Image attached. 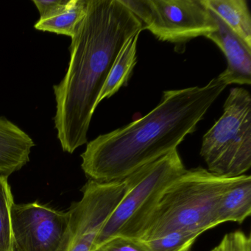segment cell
<instances>
[{
    "label": "cell",
    "mask_w": 251,
    "mask_h": 251,
    "mask_svg": "<svg viewBox=\"0 0 251 251\" xmlns=\"http://www.w3.org/2000/svg\"><path fill=\"white\" fill-rule=\"evenodd\" d=\"M201 235L198 232L173 231L145 242L152 251H191Z\"/></svg>",
    "instance_id": "16"
},
{
    "label": "cell",
    "mask_w": 251,
    "mask_h": 251,
    "mask_svg": "<svg viewBox=\"0 0 251 251\" xmlns=\"http://www.w3.org/2000/svg\"><path fill=\"white\" fill-rule=\"evenodd\" d=\"M70 0H33L40 14L39 20H47L57 15L68 5Z\"/></svg>",
    "instance_id": "19"
},
{
    "label": "cell",
    "mask_w": 251,
    "mask_h": 251,
    "mask_svg": "<svg viewBox=\"0 0 251 251\" xmlns=\"http://www.w3.org/2000/svg\"><path fill=\"white\" fill-rule=\"evenodd\" d=\"M81 192V199L67 211V228L55 251H93L102 226L126 194V180L102 183L89 180Z\"/></svg>",
    "instance_id": "7"
},
{
    "label": "cell",
    "mask_w": 251,
    "mask_h": 251,
    "mask_svg": "<svg viewBox=\"0 0 251 251\" xmlns=\"http://www.w3.org/2000/svg\"><path fill=\"white\" fill-rule=\"evenodd\" d=\"M177 150L125 178L126 192L102 226L93 251L115 236L136 238L166 189L186 170Z\"/></svg>",
    "instance_id": "4"
},
{
    "label": "cell",
    "mask_w": 251,
    "mask_h": 251,
    "mask_svg": "<svg viewBox=\"0 0 251 251\" xmlns=\"http://www.w3.org/2000/svg\"><path fill=\"white\" fill-rule=\"evenodd\" d=\"M226 86L215 77L201 87L164 91L161 102L147 115L87 144L81 154L86 177L102 183L124 180L177 150Z\"/></svg>",
    "instance_id": "2"
},
{
    "label": "cell",
    "mask_w": 251,
    "mask_h": 251,
    "mask_svg": "<svg viewBox=\"0 0 251 251\" xmlns=\"http://www.w3.org/2000/svg\"><path fill=\"white\" fill-rule=\"evenodd\" d=\"M213 13V12H212ZM217 30L206 36L227 59V68L218 76L227 86L251 84V48L213 13Z\"/></svg>",
    "instance_id": "9"
},
{
    "label": "cell",
    "mask_w": 251,
    "mask_h": 251,
    "mask_svg": "<svg viewBox=\"0 0 251 251\" xmlns=\"http://www.w3.org/2000/svg\"><path fill=\"white\" fill-rule=\"evenodd\" d=\"M32 138L19 126L0 117V175L11 176L30 161Z\"/></svg>",
    "instance_id": "10"
},
{
    "label": "cell",
    "mask_w": 251,
    "mask_h": 251,
    "mask_svg": "<svg viewBox=\"0 0 251 251\" xmlns=\"http://www.w3.org/2000/svg\"><path fill=\"white\" fill-rule=\"evenodd\" d=\"M94 251H152L145 241L136 238L115 236Z\"/></svg>",
    "instance_id": "17"
},
{
    "label": "cell",
    "mask_w": 251,
    "mask_h": 251,
    "mask_svg": "<svg viewBox=\"0 0 251 251\" xmlns=\"http://www.w3.org/2000/svg\"><path fill=\"white\" fill-rule=\"evenodd\" d=\"M251 214V177H236L226 189L217 208V225L226 222L242 223Z\"/></svg>",
    "instance_id": "11"
},
{
    "label": "cell",
    "mask_w": 251,
    "mask_h": 251,
    "mask_svg": "<svg viewBox=\"0 0 251 251\" xmlns=\"http://www.w3.org/2000/svg\"><path fill=\"white\" fill-rule=\"evenodd\" d=\"M68 223V212L38 201L14 202L11 209L13 251H55Z\"/></svg>",
    "instance_id": "8"
},
{
    "label": "cell",
    "mask_w": 251,
    "mask_h": 251,
    "mask_svg": "<svg viewBox=\"0 0 251 251\" xmlns=\"http://www.w3.org/2000/svg\"><path fill=\"white\" fill-rule=\"evenodd\" d=\"M233 178L202 167L185 170L161 195L138 239L151 240L173 231L202 234L217 227V205Z\"/></svg>",
    "instance_id": "3"
},
{
    "label": "cell",
    "mask_w": 251,
    "mask_h": 251,
    "mask_svg": "<svg viewBox=\"0 0 251 251\" xmlns=\"http://www.w3.org/2000/svg\"><path fill=\"white\" fill-rule=\"evenodd\" d=\"M89 0H70L61 12L47 20H39L35 24L36 30L50 32L73 38L87 11Z\"/></svg>",
    "instance_id": "14"
},
{
    "label": "cell",
    "mask_w": 251,
    "mask_h": 251,
    "mask_svg": "<svg viewBox=\"0 0 251 251\" xmlns=\"http://www.w3.org/2000/svg\"><path fill=\"white\" fill-rule=\"evenodd\" d=\"M211 251H251V238L242 230L230 232Z\"/></svg>",
    "instance_id": "18"
},
{
    "label": "cell",
    "mask_w": 251,
    "mask_h": 251,
    "mask_svg": "<svg viewBox=\"0 0 251 251\" xmlns=\"http://www.w3.org/2000/svg\"><path fill=\"white\" fill-rule=\"evenodd\" d=\"M202 2L251 48V17L245 0H202Z\"/></svg>",
    "instance_id": "12"
},
{
    "label": "cell",
    "mask_w": 251,
    "mask_h": 251,
    "mask_svg": "<svg viewBox=\"0 0 251 251\" xmlns=\"http://www.w3.org/2000/svg\"><path fill=\"white\" fill-rule=\"evenodd\" d=\"M161 42L182 44L217 30L212 11L202 0H121Z\"/></svg>",
    "instance_id": "6"
},
{
    "label": "cell",
    "mask_w": 251,
    "mask_h": 251,
    "mask_svg": "<svg viewBox=\"0 0 251 251\" xmlns=\"http://www.w3.org/2000/svg\"><path fill=\"white\" fill-rule=\"evenodd\" d=\"M144 25L121 0H89L87 11L70 47L68 69L53 86L54 117L64 152L73 154L88 142L98 98L120 51Z\"/></svg>",
    "instance_id": "1"
},
{
    "label": "cell",
    "mask_w": 251,
    "mask_h": 251,
    "mask_svg": "<svg viewBox=\"0 0 251 251\" xmlns=\"http://www.w3.org/2000/svg\"><path fill=\"white\" fill-rule=\"evenodd\" d=\"M201 155L208 171L220 177H239L251 167V95L233 88L223 113L202 137Z\"/></svg>",
    "instance_id": "5"
},
{
    "label": "cell",
    "mask_w": 251,
    "mask_h": 251,
    "mask_svg": "<svg viewBox=\"0 0 251 251\" xmlns=\"http://www.w3.org/2000/svg\"><path fill=\"white\" fill-rule=\"evenodd\" d=\"M8 179L0 175V251H13L11 209L14 199Z\"/></svg>",
    "instance_id": "15"
},
{
    "label": "cell",
    "mask_w": 251,
    "mask_h": 251,
    "mask_svg": "<svg viewBox=\"0 0 251 251\" xmlns=\"http://www.w3.org/2000/svg\"><path fill=\"white\" fill-rule=\"evenodd\" d=\"M140 33L130 38L120 51L110 72L106 82L101 91L98 105L105 98L115 95L122 87L127 84L137 62V44Z\"/></svg>",
    "instance_id": "13"
}]
</instances>
